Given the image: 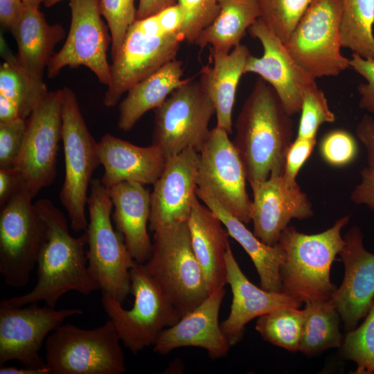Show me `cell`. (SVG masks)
<instances>
[{"label": "cell", "instance_id": "53", "mask_svg": "<svg viewBox=\"0 0 374 374\" xmlns=\"http://www.w3.org/2000/svg\"><path fill=\"white\" fill-rule=\"evenodd\" d=\"M62 0H45L44 3L46 8H50Z\"/></svg>", "mask_w": 374, "mask_h": 374}, {"label": "cell", "instance_id": "26", "mask_svg": "<svg viewBox=\"0 0 374 374\" xmlns=\"http://www.w3.org/2000/svg\"><path fill=\"white\" fill-rule=\"evenodd\" d=\"M10 32L17 44L19 64L32 78L43 80L55 47L65 36L63 27L59 24H49L39 7L26 6Z\"/></svg>", "mask_w": 374, "mask_h": 374}, {"label": "cell", "instance_id": "27", "mask_svg": "<svg viewBox=\"0 0 374 374\" xmlns=\"http://www.w3.org/2000/svg\"><path fill=\"white\" fill-rule=\"evenodd\" d=\"M197 197L222 221L229 235L236 240L253 262L260 277L261 287L281 292L280 266L285 258L283 249L277 243L268 245L251 232L245 224L230 213L219 201L204 189L197 188Z\"/></svg>", "mask_w": 374, "mask_h": 374}, {"label": "cell", "instance_id": "23", "mask_svg": "<svg viewBox=\"0 0 374 374\" xmlns=\"http://www.w3.org/2000/svg\"><path fill=\"white\" fill-rule=\"evenodd\" d=\"M97 151L104 168L100 180L107 188L125 181L153 185L167 161L156 146L135 145L110 134L101 137L97 143Z\"/></svg>", "mask_w": 374, "mask_h": 374}, {"label": "cell", "instance_id": "38", "mask_svg": "<svg viewBox=\"0 0 374 374\" xmlns=\"http://www.w3.org/2000/svg\"><path fill=\"white\" fill-rule=\"evenodd\" d=\"M100 8L110 31L113 58L121 48L129 28L136 20L134 0H100Z\"/></svg>", "mask_w": 374, "mask_h": 374}, {"label": "cell", "instance_id": "34", "mask_svg": "<svg viewBox=\"0 0 374 374\" xmlns=\"http://www.w3.org/2000/svg\"><path fill=\"white\" fill-rule=\"evenodd\" d=\"M304 322V312L285 307L258 318L256 330L262 338L287 350H299Z\"/></svg>", "mask_w": 374, "mask_h": 374}, {"label": "cell", "instance_id": "42", "mask_svg": "<svg viewBox=\"0 0 374 374\" xmlns=\"http://www.w3.org/2000/svg\"><path fill=\"white\" fill-rule=\"evenodd\" d=\"M349 62L350 68L367 81L357 87V92L360 95L359 106L374 115V60L353 53Z\"/></svg>", "mask_w": 374, "mask_h": 374}, {"label": "cell", "instance_id": "21", "mask_svg": "<svg viewBox=\"0 0 374 374\" xmlns=\"http://www.w3.org/2000/svg\"><path fill=\"white\" fill-rule=\"evenodd\" d=\"M225 294L224 287L213 292L199 305L165 328L153 345L154 352L166 355L179 348L197 347L204 349L213 359L225 357L231 346L219 321Z\"/></svg>", "mask_w": 374, "mask_h": 374}, {"label": "cell", "instance_id": "40", "mask_svg": "<svg viewBox=\"0 0 374 374\" xmlns=\"http://www.w3.org/2000/svg\"><path fill=\"white\" fill-rule=\"evenodd\" d=\"M186 12L187 17L181 30L184 40L194 44L199 33L217 15L218 0H177Z\"/></svg>", "mask_w": 374, "mask_h": 374}, {"label": "cell", "instance_id": "50", "mask_svg": "<svg viewBox=\"0 0 374 374\" xmlns=\"http://www.w3.org/2000/svg\"><path fill=\"white\" fill-rule=\"evenodd\" d=\"M19 119L21 118L17 105L10 99L0 94V122H11Z\"/></svg>", "mask_w": 374, "mask_h": 374}, {"label": "cell", "instance_id": "6", "mask_svg": "<svg viewBox=\"0 0 374 374\" xmlns=\"http://www.w3.org/2000/svg\"><path fill=\"white\" fill-rule=\"evenodd\" d=\"M112 321L93 329L62 324L46 338L45 362L51 374H121L126 371Z\"/></svg>", "mask_w": 374, "mask_h": 374}, {"label": "cell", "instance_id": "36", "mask_svg": "<svg viewBox=\"0 0 374 374\" xmlns=\"http://www.w3.org/2000/svg\"><path fill=\"white\" fill-rule=\"evenodd\" d=\"M314 0H258L260 18L285 44Z\"/></svg>", "mask_w": 374, "mask_h": 374}, {"label": "cell", "instance_id": "7", "mask_svg": "<svg viewBox=\"0 0 374 374\" xmlns=\"http://www.w3.org/2000/svg\"><path fill=\"white\" fill-rule=\"evenodd\" d=\"M145 266L182 316L211 294L187 223L154 233L152 254Z\"/></svg>", "mask_w": 374, "mask_h": 374}, {"label": "cell", "instance_id": "30", "mask_svg": "<svg viewBox=\"0 0 374 374\" xmlns=\"http://www.w3.org/2000/svg\"><path fill=\"white\" fill-rule=\"evenodd\" d=\"M220 10L194 44L201 49L229 53L240 44L246 30L260 17L258 0H218Z\"/></svg>", "mask_w": 374, "mask_h": 374}, {"label": "cell", "instance_id": "19", "mask_svg": "<svg viewBox=\"0 0 374 374\" xmlns=\"http://www.w3.org/2000/svg\"><path fill=\"white\" fill-rule=\"evenodd\" d=\"M250 186L253 233L268 245L277 244L292 219L305 220L314 214L310 199L299 184L287 182L282 175H272Z\"/></svg>", "mask_w": 374, "mask_h": 374}, {"label": "cell", "instance_id": "1", "mask_svg": "<svg viewBox=\"0 0 374 374\" xmlns=\"http://www.w3.org/2000/svg\"><path fill=\"white\" fill-rule=\"evenodd\" d=\"M34 204L44 228L37 262V283L29 292L3 299L0 305L22 307L44 301L55 308L69 291L89 295L100 290L88 269L86 232L73 236L66 217L50 199H39Z\"/></svg>", "mask_w": 374, "mask_h": 374}, {"label": "cell", "instance_id": "43", "mask_svg": "<svg viewBox=\"0 0 374 374\" xmlns=\"http://www.w3.org/2000/svg\"><path fill=\"white\" fill-rule=\"evenodd\" d=\"M316 139L296 137L288 147L285 158L282 176L290 183L296 182V178L301 167L311 155Z\"/></svg>", "mask_w": 374, "mask_h": 374}, {"label": "cell", "instance_id": "51", "mask_svg": "<svg viewBox=\"0 0 374 374\" xmlns=\"http://www.w3.org/2000/svg\"><path fill=\"white\" fill-rule=\"evenodd\" d=\"M0 374H51L48 367L42 368H17L13 366H4L0 368Z\"/></svg>", "mask_w": 374, "mask_h": 374}, {"label": "cell", "instance_id": "32", "mask_svg": "<svg viewBox=\"0 0 374 374\" xmlns=\"http://www.w3.org/2000/svg\"><path fill=\"white\" fill-rule=\"evenodd\" d=\"M303 332L299 350L312 355L341 347L340 315L331 299L305 303Z\"/></svg>", "mask_w": 374, "mask_h": 374}, {"label": "cell", "instance_id": "41", "mask_svg": "<svg viewBox=\"0 0 374 374\" xmlns=\"http://www.w3.org/2000/svg\"><path fill=\"white\" fill-rule=\"evenodd\" d=\"M26 120L0 122V169L15 168L25 135Z\"/></svg>", "mask_w": 374, "mask_h": 374}, {"label": "cell", "instance_id": "33", "mask_svg": "<svg viewBox=\"0 0 374 374\" xmlns=\"http://www.w3.org/2000/svg\"><path fill=\"white\" fill-rule=\"evenodd\" d=\"M342 47L374 60V0H341Z\"/></svg>", "mask_w": 374, "mask_h": 374}, {"label": "cell", "instance_id": "3", "mask_svg": "<svg viewBox=\"0 0 374 374\" xmlns=\"http://www.w3.org/2000/svg\"><path fill=\"white\" fill-rule=\"evenodd\" d=\"M346 215L328 229L305 234L287 226L278 244L285 258L280 266L281 292L307 303L331 299L337 287L330 280V268L344 245L341 230L349 222Z\"/></svg>", "mask_w": 374, "mask_h": 374}, {"label": "cell", "instance_id": "17", "mask_svg": "<svg viewBox=\"0 0 374 374\" xmlns=\"http://www.w3.org/2000/svg\"><path fill=\"white\" fill-rule=\"evenodd\" d=\"M248 30L261 43L263 54L259 57L251 54L249 56L244 74L256 73L265 80L290 116L300 112L303 96L309 89L317 85L316 79L296 62L285 44L260 18Z\"/></svg>", "mask_w": 374, "mask_h": 374}, {"label": "cell", "instance_id": "4", "mask_svg": "<svg viewBox=\"0 0 374 374\" xmlns=\"http://www.w3.org/2000/svg\"><path fill=\"white\" fill-rule=\"evenodd\" d=\"M134 303L124 309L115 296L103 292L101 303L121 341L133 354L154 344L161 332L182 317L151 276L145 264L136 263L130 273Z\"/></svg>", "mask_w": 374, "mask_h": 374}, {"label": "cell", "instance_id": "37", "mask_svg": "<svg viewBox=\"0 0 374 374\" xmlns=\"http://www.w3.org/2000/svg\"><path fill=\"white\" fill-rule=\"evenodd\" d=\"M300 112L296 136L299 138L316 139L318 129L323 123L336 120L323 91L317 85L305 93Z\"/></svg>", "mask_w": 374, "mask_h": 374}, {"label": "cell", "instance_id": "31", "mask_svg": "<svg viewBox=\"0 0 374 374\" xmlns=\"http://www.w3.org/2000/svg\"><path fill=\"white\" fill-rule=\"evenodd\" d=\"M1 54L4 62L0 66V94L12 100L21 118L26 120L47 95L48 89L43 80L32 78L21 68L2 37Z\"/></svg>", "mask_w": 374, "mask_h": 374}, {"label": "cell", "instance_id": "49", "mask_svg": "<svg viewBox=\"0 0 374 374\" xmlns=\"http://www.w3.org/2000/svg\"><path fill=\"white\" fill-rule=\"evenodd\" d=\"M176 3L177 0H139L136 8V20L154 15Z\"/></svg>", "mask_w": 374, "mask_h": 374}, {"label": "cell", "instance_id": "47", "mask_svg": "<svg viewBox=\"0 0 374 374\" xmlns=\"http://www.w3.org/2000/svg\"><path fill=\"white\" fill-rule=\"evenodd\" d=\"M26 5L21 0H0V22L6 30L12 29L20 20Z\"/></svg>", "mask_w": 374, "mask_h": 374}, {"label": "cell", "instance_id": "10", "mask_svg": "<svg viewBox=\"0 0 374 374\" xmlns=\"http://www.w3.org/2000/svg\"><path fill=\"white\" fill-rule=\"evenodd\" d=\"M341 0H314L285 46L296 62L314 79L336 77L350 66L341 52Z\"/></svg>", "mask_w": 374, "mask_h": 374}, {"label": "cell", "instance_id": "15", "mask_svg": "<svg viewBox=\"0 0 374 374\" xmlns=\"http://www.w3.org/2000/svg\"><path fill=\"white\" fill-rule=\"evenodd\" d=\"M229 135L217 126L210 130L199 152L197 185L246 224L251 222V201L243 163Z\"/></svg>", "mask_w": 374, "mask_h": 374}, {"label": "cell", "instance_id": "28", "mask_svg": "<svg viewBox=\"0 0 374 374\" xmlns=\"http://www.w3.org/2000/svg\"><path fill=\"white\" fill-rule=\"evenodd\" d=\"M250 55L247 46L241 44L229 53L211 48L213 64L206 65L201 71L200 76L215 108L216 126L229 134L233 132L232 113L237 87Z\"/></svg>", "mask_w": 374, "mask_h": 374}, {"label": "cell", "instance_id": "24", "mask_svg": "<svg viewBox=\"0 0 374 374\" xmlns=\"http://www.w3.org/2000/svg\"><path fill=\"white\" fill-rule=\"evenodd\" d=\"M107 190L113 205L112 219L115 229L123 235L134 260L145 264L152 251L148 231L151 209L150 189L139 183L125 181Z\"/></svg>", "mask_w": 374, "mask_h": 374}, {"label": "cell", "instance_id": "5", "mask_svg": "<svg viewBox=\"0 0 374 374\" xmlns=\"http://www.w3.org/2000/svg\"><path fill=\"white\" fill-rule=\"evenodd\" d=\"M87 206L89 222L84 231L89 271L102 292L115 296L123 303L130 294V273L136 262L123 235L114 227L112 202L100 179L91 181Z\"/></svg>", "mask_w": 374, "mask_h": 374}, {"label": "cell", "instance_id": "48", "mask_svg": "<svg viewBox=\"0 0 374 374\" xmlns=\"http://www.w3.org/2000/svg\"><path fill=\"white\" fill-rule=\"evenodd\" d=\"M24 184L16 168L0 169V205L2 206Z\"/></svg>", "mask_w": 374, "mask_h": 374}, {"label": "cell", "instance_id": "2", "mask_svg": "<svg viewBox=\"0 0 374 374\" xmlns=\"http://www.w3.org/2000/svg\"><path fill=\"white\" fill-rule=\"evenodd\" d=\"M274 89L258 78L237 117L233 143L250 185L283 174L294 123Z\"/></svg>", "mask_w": 374, "mask_h": 374}, {"label": "cell", "instance_id": "18", "mask_svg": "<svg viewBox=\"0 0 374 374\" xmlns=\"http://www.w3.org/2000/svg\"><path fill=\"white\" fill-rule=\"evenodd\" d=\"M199 159V152L193 148L167 159L151 193V231L187 223L197 197Z\"/></svg>", "mask_w": 374, "mask_h": 374}, {"label": "cell", "instance_id": "20", "mask_svg": "<svg viewBox=\"0 0 374 374\" xmlns=\"http://www.w3.org/2000/svg\"><path fill=\"white\" fill-rule=\"evenodd\" d=\"M344 239L339 255L345 267L344 277L331 300L348 332L366 316L374 300V253L364 248L357 226L351 227Z\"/></svg>", "mask_w": 374, "mask_h": 374}, {"label": "cell", "instance_id": "35", "mask_svg": "<svg viewBox=\"0 0 374 374\" xmlns=\"http://www.w3.org/2000/svg\"><path fill=\"white\" fill-rule=\"evenodd\" d=\"M344 357L357 364L355 374H374V300L362 325L343 339Z\"/></svg>", "mask_w": 374, "mask_h": 374}, {"label": "cell", "instance_id": "29", "mask_svg": "<svg viewBox=\"0 0 374 374\" xmlns=\"http://www.w3.org/2000/svg\"><path fill=\"white\" fill-rule=\"evenodd\" d=\"M183 74L182 62L175 59L130 88L118 106V127L124 132L132 130L147 112L189 80L183 79Z\"/></svg>", "mask_w": 374, "mask_h": 374}, {"label": "cell", "instance_id": "16", "mask_svg": "<svg viewBox=\"0 0 374 374\" xmlns=\"http://www.w3.org/2000/svg\"><path fill=\"white\" fill-rule=\"evenodd\" d=\"M183 40L180 33H145L134 22L112 58L110 82L103 104L108 107L116 105L123 94L133 85L176 59Z\"/></svg>", "mask_w": 374, "mask_h": 374}, {"label": "cell", "instance_id": "14", "mask_svg": "<svg viewBox=\"0 0 374 374\" xmlns=\"http://www.w3.org/2000/svg\"><path fill=\"white\" fill-rule=\"evenodd\" d=\"M100 0H70L71 12L69 34L62 48L55 53L47 66L49 78L58 75L65 66H84L98 81L110 82V65L107 51L112 37L101 18Z\"/></svg>", "mask_w": 374, "mask_h": 374}, {"label": "cell", "instance_id": "46", "mask_svg": "<svg viewBox=\"0 0 374 374\" xmlns=\"http://www.w3.org/2000/svg\"><path fill=\"white\" fill-rule=\"evenodd\" d=\"M356 136L366 148L368 167L374 170V119L365 114L356 127Z\"/></svg>", "mask_w": 374, "mask_h": 374}, {"label": "cell", "instance_id": "39", "mask_svg": "<svg viewBox=\"0 0 374 374\" xmlns=\"http://www.w3.org/2000/svg\"><path fill=\"white\" fill-rule=\"evenodd\" d=\"M356 140L348 131L336 129L326 133L319 145L320 154L329 165L342 167L355 159L358 149Z\"/></svg>", "mask_w": 374, "mask_h": 374}, {"label": "cell", "instance_id": "12", "mask_svg": "<svg viewBox=\"0 0 374 374\" xmlns=\"http://www.w3.org/2000/svg\"><path fill=\"white\" fill-rule=\"evenodd\" d=\"M62 90L48 91L26 119L21 150L15 168L34 198L56 177L62 140Z\"/></svg>", "mask_w": 374, "mask_h": 374}, {"label": "cell", "instance_id": "44", "mask_svg": "<svg viewBox=\"0 0 374 374\" xmlns=\"http://www.w3.org/2000/svg\"><path fill=\"white\" fill-rule=\"evenodd\" d=\"M163 33H180L186 19L184 8L176 3L154 15Z\"/></svg>", "mask_w": 374, "mask_h": 374}, {"label": "cell", "instance_id": "9", "mask_svg": "<svg viewBox=\"0 0 374 374\" xmlns=\"http://www.w3.org/2000/svg\"><path fill=\"white\" fill-rule=\"evenodd\" d=\"M152 144L166 157L193 148L200 152L215 108L202 78H192L174 90L154 109Z\"/></svg>", "mask_w": 374, "mask_h": 374}, {"label": "cell", "instance_id": "11", "mask_svg": "<svg viewBox=\"0 0 374 374\" xmlns=\"http://www.w3.org/2000/svg\"><path fill=\"white\" fill-rule=\"evenodd\" d=\"M33 199L23 184L1 206L0 274L13 287L28 282L44 238V223Z\"/></svg>", "mask_w": 374, "mask_h": 374}, {"label": "cell", "instance_id": "45", "mask_svg": "<svg viewBox=\"0 0 374 374\" xmlns=\"http://www.w3.org/2000/svg\"><path fill=\"white\" fill-rule=\"evenodd\" d=\"M361 181L350 195V199L355 204H364L374 211V170L368 166L360 172Z\"/></svg>", "mask_w": 374, "mask_h": 374}, {"label": "cell", "instance_id": "13", "mask_svg": "<svg viewBox=\"0 0 374 374\" xmlns=\"http://www.w3.org/2000/svg\"><path fill=\"white\" fill-rule=\"evenodd\" d=\"M79 308H62L37 303L25 308L0 305V366L17 361L31 368L48 367L39 355L49 333L74 315L82 314Z\"/></svg>", "mask_w": 374, "mask_h": 374}, {"label": "cell", "instance_id": "22", "mask_svg": "<svg viewBox=\"0 0 374 374\" xmlns=\"http://www.w3.org/2000/svg\"><path fill=\"white\" fill-rule=\"evenodd\" d=\"M226 283L231 287L233 300L229 314L220 326L231 346L241 340L245 326L252 319L279 308L301 306V302L283 292L267 291L249 281L231 247L226 254Z\"/></svg>", "mask_w": 374, "mask_h": 374}, {"label": "cell", "instance_id": "8", "mask_svg": "<svg viewBox=\"0 0 374 374\" xmlns=\"http://www.w3.org/2000/svg\"><path fill=\"white\" fill-rule=\"evenodd\" d=\"M62 90V141L65 172L60 199L72 229L84 231L88 226L85 209L91 177L100 165L98 142L87 126L75 93L67 87Z\"/></svg>", "mask_w": 374, "mask_h": 374}, {"label": "cell", "instance_id": "25", "mask_svg": "<svg viewBox=\"0 0 374 374\" xmlns=\"http://www.w3.org/2000/svg\"><path fill=\"white\" fill-rule=\"evenodd\" d=\"M197 197L187 222L191 245L210 293L226 283L229 233L219 217Z\"/></svg>", "mask_w": 374, "mask_h": 374}, {"label": "cell", "instance_id": "52", "mask_svg": "<svg viewBox=\"0 0 374 374\" xmlns=\"http://www.w3.org/2000/svg\"><path fill=\"white\" fill-rule=\"evenodd\" d=\"M27 6L39 7L45 0H21Z\"/></svg>", "mask_w": 374, "mask_h": 374}]
</instances>
